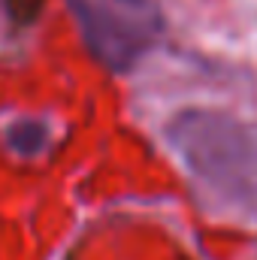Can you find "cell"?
Here are the masks:
<instances>
[{
  "label": "cell",
  "mask_w": 257,
  "mask_h": 260,
  "mask_svg": "<svg viewBox=\"0 0 257 260\" xmlns=\"http://www.w3.org/2000/svg\"><path fill=\"white\" fill-rule=\"evenodd\" d=\"M91 55L112 73L139 64L164 34L151 0H67Z\"/></svg>",
  "instance_id": "obj_1"
},
{
  "label": "cell",
  "mask_w": 257,
  "mask_h": 260,
  "mask_svg": "<svg viewBox=\"0 0 257 260\" xmlns=\"http://www.w3.org/2000/svg\"><path fill=\"white\" fill-rule=\"evenodd\" d=\"M170 136L197 173L215 182H248L257 173V127L218 112H185Z\"/></svg>",
  "instance_id": "obj_2"
},
{
  "label": "cell",
  "mask_w": 257,
  "mask_h": 260,
  "mask_svg": "<svg viewBox=\"0 0 257 260\" xmlns=\"http://www.w3.org/2000/svg\"><path fill=\"white\" fill-rule=\"evenodd\" d=\"M6 139L18 154H37L46 142V127L37 124V121H18V124L9 127Z\"/></svg>",
  "instance_id": "obj_3"
},
{
  "label": "cell",
  "mask_w": 257,
  "mask_h": 260,
  "mask_svg": "<svg viewBox=\"0 0 257 260\" xmlns=\"http://www.w3.org/2000/svg\"><path fill=\"white\" fill-rule=\"evenodd\" d=\"M6 9H9V15H12L15 21L27 24V21H34V18L40 15L43 0H6Z\"/></svg>",
  "instance_id": "obj_4"
}]
</instances>
